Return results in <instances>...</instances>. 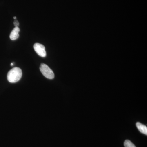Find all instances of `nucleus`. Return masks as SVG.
<instances>
[{
    "label": "nucleus",
    "mask_w": 147,
    "mask_h": 147,
    "mask_svg": "<svg viewBox=\"0 0 147 147\" xmlns=\"http://www.w3.org/2000/svg\"><path fill=\"white\" fill-rule=\"evenodd\" d=\"M22 75V71L21 69L19 67H14L11 69L7 74V80L10 83H16L20 80Z\"/></svg>",
    "instance_id": "obj_1"
},
{
    "label": "nucleus",
    "mask_w": 147,
    "mask_h": 147,
    "mask_svg": "<svg viewBox=\"0 0 147 147\" xmlns=\"http://www.w3.org/2000/svg\"><path fill=\"white\" fill-rule=\"evenodd\" d=\"M40 69L43 76L47 79H52L55 77V74L53 70L44 63H41L40 65Z\"/></svg>",
    "instance_id": "obj_2"
},
{
    "label": "nucleus",
    "mask_w": 147,
    "mask_h": 147,
    "mask_svg": "<svg viewBox=\"0 0 147 147\" xmlns=\"http://www.w3.org/2000/svg\"><path fill=\"white\" fill-rule=\"evenodd\" d=\"M34 48L35 51L40 57H45L46 56L45 47L42 44L39 43H36L34 45Z\"/></svg>",
    "instance_id": "obj_3"
},
{
    "label": "nucleus",
    "mask_w": 147,
    "mask_h": 147,
    "mask_svg": "<svg viewBox=\"0 0 147 147\" xmlns=\"http://www.w3.org/2000/svg\"><path fill=\"white\" fill-rule=\"evenodd\" d=\"M20 29L18 27H16L13 28L10 34V38L11 40H15L19 37V32Z\"/></svg>",
    "instance_id": "obj_4"
},
{
    "label": "nucleus",
    "mask_w": 147,
    "mask_h": 147,
    "mask_svg": "<svg viewBox=\"0 0 147 147\" xmlns=\"http://www.w3.org/2000/svg\"><path fill=\"white\" fill-rule=\"evenodd\" d=\"M136 126H137V128L139 129V131L141 133L147 135V127L146 126L139 122L137 123Z\"/></svg>",
    "instance_id": "obj_5"
},
{
    "label": "nucleus",
    "mask_w": 147,
    "mask_h": 147,
    "mask_svg": "<svg viewBox=\"0 0 147 147\" xmlns=\"http://www.w3.org/2000/svg\"><path fill=\"white\" fill-rule=\"evenodd\" d=\"M125 147H136L135 145L129 140H126L124 142Z\"/></svg>",
    "instance_id": "obj_6"
},
{
    "label": "nucleus",
    "mask_w": 147,
    "mask_h": 147,
    "mask_svg": "<svg viewBox=\"0 0 147 147\" xmlns=\"http://www.w3.org/2000/svg\"><path fill=\"white\" fill-rule=\"evenodd\" d=\"M13 24L15 25V27H18V26H19V23H18V21H16V20H15V21H14Z\"/></svg>",
    "instance_id": "obj_7"
},
{
    "label": "nucleus",
    "mask_w": 147,
    "mask_h": 147,
    "mask_svg": "<svg viewBox=\"0 0 147 147\" xmlns=\"http://www.w3.org/2000/svg\"><path fill=\"white\" fill-rule=\"evenodd\" d=\"M16 16H15V17H13V18H14V19H16Z\"/></svg>",
    "instance_id": "obj_8"
},
{
    "label": "nucleus",
    "mask_w": 147,
    "mask_h": 147,
    "mask_svg": "<svg viewBox=\"0 0 147 147\" xmlns=\"http://www.w3.org/2000/svg\"><path fill=\"white\" fill-rule=\"evenodd\" d=\"M13 65V63H11V66H12V65Z\"/></svg>",
    "instance_id": "obj_9"
}]
</instances>
